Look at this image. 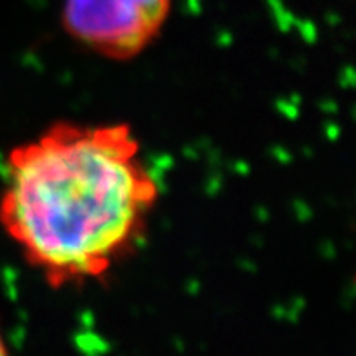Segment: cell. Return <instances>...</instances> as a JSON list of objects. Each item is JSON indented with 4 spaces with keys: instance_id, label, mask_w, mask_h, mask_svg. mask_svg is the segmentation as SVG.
Segmentation results:
<instances>
[{
    "instance_id": "cell-1",
    "label": "cell",
    "mask_w": 356,
    "mask_h": 356,
    "mask_svg": "<svg viewBox=\"0 0 356 356\" xmlns=\"http://www.w3.org/2000/svg\"><path fill=\"white\" fill-rule=\"evenodd\" d=\"M160 195L129 124L58 120L6 155L0 229L51 287L88 286L144 244Z\"/></svg>"
},
{
    "instance_id": "cell-2",
    "label": "cell",
    "mask_w": 356,
    "mask_h": 356,
    "mask_svg": "<svg viewBox=\"0 0 356 356\" xmlns=\"http://www.w3.org/2000/svg\"><path fill=\"white\" fill-rule=\"evenodd\" d=\"M173 0H60L67 37L111 62L138 58L164 33Z\"/></svg>"
},
{
    "instance_id": "cell-3",
    "label": "cell",
    "mask_w": 356,
    "mask_h": 356,
    "mask_svg": "<svg viewBox=\"0 0 356 356\" xmlns=\"http://www.w3.org/2000/svg\"><path fill=\"white\" fill-rule=\"evenodd\" d=\"M0 356H8V351H6V342L2 338V333H0Z\"/></svg>"
}]
</instances>
